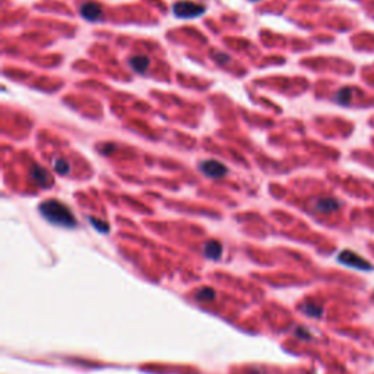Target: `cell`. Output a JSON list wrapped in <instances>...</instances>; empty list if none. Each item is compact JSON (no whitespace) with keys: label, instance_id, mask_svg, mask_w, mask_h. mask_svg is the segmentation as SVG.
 <instances>
[{"label":"cell","instance_id":"3","mask_svg":"<svg viewBox=\"0 0 374 374\" xmlns=\"http://www.w3.org/2000/svg\"><path fill=\"white\" fill-rule=\"evenodd\" d=\"M199 170L202 171V174H205L209 178H222L228 174V168L224 166L222 162L215 161V159H206L202 161L199 164Z\"/></svg>","mask_w":374,"mask_h":374},{"label":"cell","instance_id":"10","mask_svg":"<svg viewBox=\"0 0 374 374\" xmlns=\"http://www.w3.org/2000/svg\"><path fill=\"white\" fill-rule=\"evenodd\" d=\"M353 100V89L351 88H341L335 94V103L339 105H348Z\"/></svg>","mask_w":374,"mask_h":374},{"label":"cell","instance_id":"9","mask_svg":"<svg viewBox=\"0 0 374 374\" xmlns=\"http://www.w3.org/2000/svg\"><path fill=\"white\" fill-rule=\"evenodd\" d=\"M149 57L146 56H133L129 59V66L135 71L136 73H145L149 67Z\"/></svg>","mask_w":374,"mask_h":374},{"label":"cell","instance_id":"16","mask_svg":"<svg viewBox=\"0 0 374 374\" xmlns=\"http://www.w3.org/2000/svg\"><path fill=\"white\" fill-rule=\"evenodd\" d=\"M114 149H115L114 144H107V145L100 146V152H101L103 155H110Z\"/></svg>","mask_w":374,"mask_h":374},{"label":"cell","instance_id":"6","mask_svg":"<svg viewBox=\"0 0 374 374\" xmlns=\"http://www.w3.org/2000/svg\"><path fill=\"white\" fill-rule=\"evenodd\" d=\"M30 176H31L32 181L37 183L38 186L47 187L52 184V183H50V181H52L50 174L47 173V170H45L44 167L38 166V164H34V166L31 167V170H30Z\"/></svg>","mask_w":374,"mask_h":374},{"label":"cell","instance_id":"15","mask_svg":"<svg viewBox=\"0 0 374 374\" xmlns=\"http://www.w3.org/2000/svg\"><path fill=\"white\" fill-rule=\"evenodd\" d=\"M212 59L218 63L219 66H224V64H227L231 60V57L225 53H212Z\"/></svg>","mask_w":374,"mask_h":374},{"label":"cell","instance_id":"4","mask_svg":"<svg viewBox=\"0 0 374 374\" xmlns=\"http://www.w3.org/2000/svg\"><path fill=\"white\" fill-rule=\"evenodd\" d=\"M338 260H339L341 263H343V265H346V266H351V268H357V269L361 270L371 269V265H370L367 260H364L361 256L355 254V253L349 251V250H343V251H341V254L338 256Z\"/></svg>","mask_w":374,"mask_h":374},{"label":"cell","instance_id":"12","mask_svg":"<svg viewBox=\"0 0 374 374\" xmlns=\"http://www.w3.org/2000/svg\"><path fill=\"white\" fill-rule=\"evenodd\" d=\"M89 222H91V225H92L94 228L97 229V231H100V232H103V234H105V232H108L110 231V225L105 222V221H101V219H98V218H92V217H89Z\"/></svg>","mask_w":374,"mask_h":374},{"label":"cell","instance_id":"2","mask_svg":"<svg viewBox=\"0 0 374 374\" xmlns=\"http://www.w3.org/2000/svg\"><path fill=\"white\" fill-rule=\"evenodd\" d=\"M173 12L180 19H192V18H198L200 15H203L206 12V8L200 3H195L190 0H181V2H177L173 6Z\"/></svg>","mask_w":374,"mask_h":374},{"label":"cell","instance_id":"13","mask_svg":"<svg viewBox=\"0 0 374 374\" xmlns=\"http://www.w3.org/2000/svg\"><path fill=\"white\" fill-rule=\"evenodd\" d=\"M54 170H56V173H59L60 176H66L69 171H71V167L67 164V161H64V159H56L54 161Z\"/></svg>","mask_w":374,"mask_h":374},{"label":"cell","instance_id":"7","mask_svg":"<svg viewBox=\"0 0 374 374\" xmlns=\"http://www.w3.org/2000/svg\"><path fill=\"white\" fill-rule=\"evenodd\" d=\"M81 15H82L86 21H98L100 16L103 15V9L95 2H85L82 6H81Z\"/></svg>","mask_w":374,"mask_h":374},{"label":"cell","instance_id":"14","mask_svg":"<svg viewBox=\"0 0 374 374\" xmlns=\"http://www.w3.org/2000/svg\"><path fill=\"white\" fill-rule=\"evenodd\" d=\"M302 310L306 312L307 316H310V317H319V316L323 313L322 307H319V306H316V304H306V306L302 307Z\"/></svg>","mask_w":374,"mask_h":374},{"label":"cell","instance_id":"11","mask_svg":"<svg viewBox=\"0 0 374 374\" xmlns=\"http://www.w3.org/2000/svg\"><path fill=\"white\" fill-rule=\"evenodd\" d=\"M195 297H196V300L202 302H209V301H214L215 300V297H217V292L214 288H209V287H203V288H200L198 291L195 292Z\"/></svg>","mask_w":374,"mask_h":374},{"label":"cell","instance_id":"8","mask_svg":"<svg viewBox=\"0 0 374 374\" xmlns=\"http://www.w3.org/2000/svg\"><path fill=\"white\" fill-rule=\"evenodd\" d=\"M203 253H205V256L208 259L218 260L221 258V254H222V246H221V243L217 241V240H211V241H208L205 244Z\"/></svg>","mask_w":374,"mask_h":374},{"label":"cell","instance_id":"1","mask_svg":"<svg viewBox=\"0 0 374 374\" xmlns=\"http://www.w3.org/2000/svg\"><path fill=\"white\" fill-rule=\"evenodd\" d=\"M38 211L42 215V218L47 219L53 225H59L63 228H75L78 224L72 211L56 199L44 200Z\"/></svg>","mask_w":374,"mask_h":374},{"label":"cell","instance_id":"5","mask_svg":"<svg viewBox=\"0 0 374 374\" xmlns=\"http://www.w3.org/2000/svg\"><path fill=\"white\" fill-rule=\"evenodd\" d=\"M339 208H341V202L335 198H320L314 202V209L319 214H324V215L333 214Z\"/></svg>","mask_w":374,"mask_h":374},{"label":"cell","instance_id":"17","mask_svg":"<svg viewBox=\"0 0 374 374\" xmlns=\"http://www.w3.org/2000/svg\"><path fill=\"white\" fill-rule=\"evenodd\" d=\"M251 2H258V0H251Z\"/></svg>","mask_w":374,"mask_h":374}]
</instances>
